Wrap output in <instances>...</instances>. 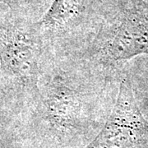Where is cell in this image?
I'll return each instance as SVG.
<instances>
[{
  "label": "cell",
  "mask_w": 148,
  "mask_h": 148,
  "mask_svg": "<svg viewBox=\"0 0 148 148\" xmlns=\"http://www.w3.org/2000/svg\"><path fill=\"white\" fill-rule=\"evenodd\" d=\"M90 0H53L36 23L45 40L58 41L72 35L85 20Z\"/></svg>",
  "instance_id": "5"
},
{
  "label": "cell",
  "mask_w": 148,
  "mask_h": 148,
  "mask_svg": "<svg viewBox=\"0 0 148 148\" xmlns=\"http://www.w3.org/2000/svg\"><path fill=\"white\" fill-rule=\"evenodd\" d=\"M145 55H148V2L121 0L91 44V58L114 65Z\"/></svg>",
  "instance_id": "1"
},
{
  "label": "cell",
  "mask_w": 148,
  "mask_h": 148,
  "mask_svg": "<svg viewBox=\"0 0 148 148\" xmlns=\"http://www.w3.org/2000/svg\"><path fill=\"white\" fill-rule=\"evenodd\" d=\"M50 76L44 74L40 83L38 100L45 119L58 127H76L97 95H91L77 73L58 70Z\"/></svg>",
  "instance_id": "4"
},
{
  "label": "cell",
  "mask_w": 148,
  "mask_h": 148,
  "mask_svg": "<svg viewBox=\"0 0 148 148\" xmlns=\"http://www.w3.org/2000/svg\"><path fill=\"white\" fill-rule=\"evenodd\" d=\"M20 1H23V0H0V2H3V3H18Z\"/></svg>",
  "instance_id": "7"
},
{
  "label": "cell",
  "mask_w": 148,
  "mask_h": 148,
  "mask_svg": "<svg viewBox=\"0 0 148 148\" xmlns=\"http://www.w3.org/2000/svg\"><path fill=\"white\" fill-rule=\"evenodd\" d=\"M84 148H148V119L126 72L110 115L101 132Z\"/></svg>",
  "instance_id": "3"
},
{
  "label": "cell",
  "mask_w": 148,
  "mask_h": 148,
  "mask_svg": "<svg viewBox=\"0 0 148 148\" xmlns=\"http://www.w3.org/2000/svg\"><path fill=\"white\" fill-rule=\"evenodd\" d=\"M130 72H126L143 112H148V55L135 59Z\"/></svg>",
  "instance_id": "6"
},
{
  "label": "cell",
  "mask_w": 148,
  "mask_h": 148,
  "mask_svg": "<svg viewBox=\"0 0 148 148\" xmlns=\"http://www.w3.org/2000/svg\"><path fill=\"white\" fill-rule=\"evenodd\" d=\"M45 39L36 24L31 28L0 26V77L4 83L38 99L45 72Z\"/></svg>",
  "instance_id": "2"
}]
</instances>
